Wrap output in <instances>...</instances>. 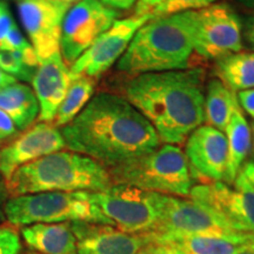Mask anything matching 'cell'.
I'll return each instance as SVG.
<instances>
[{
    "label": "cell",
    "mask_w": 254,
    "mask_h": 254,
    "mask_svg": "<svg viewBox=\"0 0 254 254\" xmlns=\"http://www.w3.org/2000/svg\"><path fill=\"white\" fill-rule=\"evenodd\" d=\"M66 148L87 155L112 170L157 148L159 136L126 98L101 92L62 127Z\"/></svg>",
    "instance_id": "1"
},
{
    "label": "cell",
    "mask_w": 254,
    "mask_h": 254,
    "mask_svg": "<svg viewBox=\"0 0 254 254\" xmlns=\"http://www.w3.org/2000/svg\"><path fill=\"white\" fill-rule=\"evenodd\" d=\"M204 81L200 67L145 73L127 82L125 95L160 142L178 146L205 122Z\"/></svg>",
    "instance_id": "2"
},
{
    "label": "cell",
    "mask_w": 254,
    "mask_h": 254,
    "mask_svg": "<svg viewBox=\"0 0 254 254\" xmlns=\"http://www.w3.org/2000/svg\"><path fill=\"white\" fill-rule=\"evenodd\" d=\"M193 51V11L152 18L136 31L117 68L132 77L185 69Z\"/></svg>",
    "instance_id": "3"
},
{
    "label": "cell",
    "mask_w": 254,
    "mask_h": 254,
    "mask_svg": "<svg viewBox=\"0 0 254 254\" xmlns=\"http://www.w3.org/2000/svg\"><path fill=\"white\" fill-rule=\"evenodd\" d=\"M113 185L109 170L69 150L47 154L19 167L6 182L8 196L43 192H101Z\"/></svg>",
    "instance_id": "4"
},
{
    "label": "cell",
    "mask_w": 254,
    "mask_h": 254,
    "mask_svg": "<svg viewBox=\"0 0 254 254\" xmlns=\"http://www.w3.org/2000/svg\"><path fill=\"white\" fill-rule=\"evenodd\" d=\"M113 184H122L160 194L190 198L192 176L185 153L177 145L157 148L109 171Z\"/></svg>",
    "instance_id": "5"
},
{
    "label": "cell",
    "mask_w": 254,
    "mask_h": 254,
    "mask_svg": "<svg viewBox=\"0 0 254 254\" xmlns=\"http://www.w3.org/2000/svg\"><path fill=\"white\" fill-rule=\"evenodd\" d=\"M4 215L14 226L58 222H92L113 226L93 199V192H43L11 196Z\"/></svg>",
    "instance_id": "6"
},
{
    "label": "cell",
    "mask_w": 254,
    "mask_h": 254,
    "mask_svg": "<svg viewBox=\"0 0 254 254\" xmlns=\"http://www.w3.org/2000/svg\"><path fill=\"white\" fill-rule=\"evenodd\" d=\"M246 233H239L222 221L212 209L190 198L159 193V221L145 236L150 243H163L174 237L215 236L233 239L244 245Z\"/></svg>",
    "instance_id": "7"
},
{
    "label": "cell",
    "mask_w": 254,
    "mask_h": 254,
    "mask_svg": "<svg viewBox=\"0 0 254 254\" xmlns=\"http://www.w3.org/2000/svg\"><path fill=\"white\" fill-rule=\"evenodd\" d=\"M93 199L114 227L132 234L147 236L159 221V193L113 184L107 190L93 192Z\"/></svg>",
    "instance_id": "8"
},
{
    "label": "cell",
    "mask_w": 254,
    "mask_h": 254,
    "mask_svg": "<svg viewBox=\"0 0 254 254\" xmlns=\"http://www.w3.org/2000/svg\"><path fill=\"white\" fill-rule=\"evenodd\" d=\"M244 23L227 2L193 11V47L206 59L219 60L243 51Z\"/></svg>",
    "instance_id": "9"
},
{
    "label": "cell",
    "mask_w": 254,
    "mask_h": 254,
    "mask_svg": "<svg viewBox=\"0 0 254 254\" xmlns=\"http://www.w3.org/2000/svg\"><path fill=\"white\" fill-rule=\"evenodd\" d=\"M190 198L212 209L232 230L254 233V186L243 171L231 185L217 182L193 186Z\"/></svg>",
    "instance_id": "10"
},
{
    "label": "cell",
    "mask_w": 254,
    "mask_h": 254,
    "mask_svg": "<svg viewBox=\"0 0 254 254\" xmlns=\"http://www.w3.org/2000/svg\"><path fill=\"white\" fill-rule=\"evenodd\" d=\"M119 12L99 0H80L72 5L63 23L60 53L72 66L95 40L118 20Z\"/></svg>",
    "instance_id": "11"
},
{
    "label": "cell",
    "mask_w": 254,
    "mask_h": 254,
    "mask_svg": "<svg viewBox=\"0 0 254 254\" xmlns=\"http://www.w3.org/2000/svg\"><path fill=\"white\" fill-rule=\"evenodd\" d=\"M153 18L148 15L133 17L117 20L109 30L94 41L72 66H69L71 78L86 75L92 79L99 78L122 58L136 33V31Z\"/></svg>",
    "instance_id": "12"
},
{
    "label": "cell",
    "mask_w": 254,
    "mask_h": 254,
    "mask_svg": "<svg viewBox=\"0 0 254 254\" xmlns=\"http://www.w3.org/2000/svg\"><path fill=\"white\" fill-rule=\"evenodd\" d=\"M19 19L39 60L60 52L63 23L71 4L58 0H15Z\"/></svg>",
    "instance_id": "13"
},
{
    "label": "cell",
    "mask_w": 254,
    "mask_h": 254,
    "mask_svg": "<svg viewBox=\"0 0 254 254\" xmlns=\"http://www.w3.org/2000/svg\"><path fill=\"white\" fill-rule=\"evenodd\" d=\"M65 148V140L59 128L51 123H34L0 148V176L7 182L19 167Z\"/></svg>",
    "instance_id": "14"
},
{
    "label": "cell",
    "mask_w": 254,
    "mask_h": 254,
    "mask_svg": "<svg viewBox=\"0 0 254 254\" xmlns=\"http://www.w3.org/2000/svg\"><path fill=\"white\" fill-rule=\"evenodd\" d=\"M185 157L190 176L202 184L225 182L228 163V144L224 132L201 125L186 140Z\"/></svg>",
    "instance_id": "15"
},
{
    "label": "cell",
    "mask_w": 254,
    "mask_h": 254,
    "mask_svg": "<svg viewBox=\"0 0 254 254\" xmlns=\"http://www.w3.org/2000/svg\"><path fill=\"white\" fill-rule=\"evenodd\" d=\"M71 226L78 254H139L148 244L145 236L127 233L111 225L71 222Z\"/></svg>",
    "instance_id": "16"
},
{
    "label": "cell",
    "mask_w": 254,
    "mask_h": 254,
    "mask_svg": "<svg viewBox=\"0 0 254 254\" xmlns=\"http://www.w3.org/2000/svg\"><path fill=\"white\" fill-rule=\"evenodd\" d=\"M69 81V67L64 62L62 53L40 60L31 80L32 90L39 104V122H53Z\"/></svg>",
    "instance_id": "17"
},
{
    "label": "cell",
    "mask_w": 254,
    "mask_h": 254,
    "mask_svg": "<svg viewBox=\"0 0 254 254\" xmlns=\"http://www.w3.org/2000/svg\"><path fill=\"white\" fill-rule=\"evenodd\" d=\"M20 232L26 245L39 254H78L71 222L32 224Z\"/></svg>",
    "instance_id": "18"
},
{
    "label": "cell",
    "mask_w": 254,
    "mask_h": 254,
    "mask_svg": "<svg viewBox=\"0 0 254 254\" xmlns=\"http://www.w3.org/2000/svg\"><path fill=\"white\" fill-rule=\"evenodd\" d=\"M0 111L7 114L23 132L37 122L39 104L32 87L17 81L0 88Z\"/></svg>",
    "instance_id": "19"
},
{
    "label": "cell",
    "mask_w": 254,
    "mask_h": 254,
    "mask_svg": "<svg viewBox=\"0 0 254 254\" xmlns=\"http://www.w3.org/2000/svg\"><path fill=\"white\" fill-rule=\"evenodd\" d=\"M224 133L228 144V163L224 183L231 185L240 173L252 147V132L240 107L234 111Z\"/></svg>",
    "instance_id": "20"
},
{
    "label": "cell",
    "mask_w": 254,
    "mask_h": 254,
    "mask_svg": "<svg viewBox=\"0 0 254 254\" xmlns=\"http://www.w3.org/2000/svg\"><path fill=\"white\" fill-rule=\"evenodd\" d=\"M236 92L230 90L218 78L211 79L205 88V125L225 132L234 111L239 109Z\"/></svg>",
    "instance_id": "21"
},
{
    "label": "cell",
    "mask_w": 254,
    "mask_h": 254,
    "mask_svg": "<svg viewBox=\"0 0 254 254\" xmlns=\"http://www.w3.org/2000/svg\"><path fill=\"white\" fill-rule=\"evenodd\" d=\"M214 73L236 93L254 88V52L240 51L217 60Z\"/></svg>",
    "instance_id": "22"
},
{
    "label": "cell",
    "mask_w": 254,
    "mask_h": 254,
    "mask_svg": "<svg viewBox=\"0 0 254 254\" xmlns=\"http://www.w3.org/2000/svg\"><path fill=\"white\" fill-rule=\"evenodd\" d=\"M95 79L86 77V75L71 78L64 100L51 124L57 128H62L71 123L93 97Z\"/></svg>",
    "instance_id": "23"
},
{
    "label": "cell",
    "mask_w": 254,
    "mask_h": 254,
    "mask_svg": "<svg viewBox=\"0 0 254 254\" xmlns=\"http://www.w3.org/2000/svg\"><path fill=\"white\" fill-rule=\"evenodd\" d=\"M155 244H167L184 254H234L241 246L236 240L215 236L174 237Z\"/></svg>",
    "instance_id": "24"
},
{
    "label": "cell",
    "mask_w": 254,
    "mask_h": 254,
    "mask_svg": "<svg viewBox=\"0 0 254 254\" xmlns=\"http://www.w3.org/2000/svg\"><path fill=\"white\" fill-rule=\"evenodd\" d=\"M219 0H167L160 7L152 13V17H163V15L180 13L187 11H198L215 4Z\"/></svg>",
    "instance_id": "25"
},
{
    "label": "cell",
    "mask_w": 254,
    "mask_h": 254,
    "mask_svg": "<svg viewBox=\"0 0 254 254\" xmlns=\"http://www.w3.org/2000/svg\"><path fill=\"white\" fill-rule=\"evenodd\" d=\"M33 50V47L28 43L24 34L17 27V25H13L5 37L0 41V51H9V52H27V51Z\"/></svg>",
    "instance_id": "26"
},
{
    "label": "cell",
    "mask_w": 254,
    "mask_h": 254,
    "mask_svg": "<svg viewBox=\"0 0 254 254\" xmlns=\"http://www.w3.org/2000/svg\"><path fill=\"white\" fill-rule=\"evenodd\" d=\"M21 249L17 231L12 227H0V254H19Z\"/></svg>",
    "instance_id": "27"
},
{
    "label": "cell",
    "mask_w": 254,
    "mask_h": 254,
    "mask_svg": "<svg viewBox=\"0 0 254 254\" xmlns=\"http://www.w3.org/2000/svg\"><path fill=\"white\" fill-rule=\"evenodd\" d=\"M20 133L13 120L5 112L0 111V148L17 138Z\"/></svg>",
    "instance_id": "28"
},
{
    "label": "cell",
    "mask_w": 254,
    "mask_h": 254,
    "mask_svg": "<svg viewBox=\"0 0 254 254\" xmlns=\"http://www.w3.org/2000/svg\"><path fill=\"white\" fill-rule=\"evenodd\" d=\"M237 97L240 109H243L251 118L254 119V88L241 91L237 94Z\"/></svg>",
    "instance_id": "29"
},
{
    "label": "cell",
    "mask_w": 254,
    "mask_h": 254,
    "mask_svg": "<svg viewBox=\"0 0 254 254\" xmlns=\"http://www.w3.org/2000/svg\"><path fill=\"white\" fill-rule=\"evenodd\" d=\"M166 1L167 0H139L135 5L134 15H152L155 9Z\"/></svg>",
    "instance_id": "30"
},
{
    "label": "cell",
    "mask_w": 254,
    "mask_h": 254,
    "mask_svg": "<svg viewBox=\"0 0 254 254\" xmlns=\"http://www.w3.org/2000/svg\"><path fill=\"white\" fill-rule=\"evenodd\" d=\"M142 254H184L176 247L167 244H147L141 251Z\"/></svg>",
    "instance_id": "31"
},
{
    "label": "cell",
    "mask_w": 254,
    "mask_h": 254,
    "mask_svg": "<svg viewBox=\"0 0 254 254\" xmlns=\"http://www.w3.org/2000/svg\"><path fill=\"white\" fill-rule=\"evenodd\" d=\"M243 38L246 40L251 49L254 51V13L247 17L245 23H244Z\"/></svg>",
    "instance_id": "32"
},
{
    "label": "cell",
    "mask_w": 254,
    "mask_h": 254,
    "mask_svg": "<svg viewBox=\"0 0 254 254\" xmlns=\"http://www.w3.org/2000/svg\"><path fill=\"white\" fill-rule=\"evenodd\" d=\"M99 1L116 11H124V9L132 8L139 0H99Z\"/></svg>",
    "instance_id": "33"
},
{
    "label": "cell",
    "mask_w": 254,
    "mask_h": 254,
    "mask_svg": "<svg viewBox=\"0 0 254 254\" xmlns=\"http://www.w3.org/2000/svg\"><path fill=\"white\" fill-rule=\"evenodd\" d=\"M14 24L15 23L13 18H12V15L8 11L0 15V41H1L2 38L5 37V34L7 33V31L13 26Z\"/></svg>",
    "instance_id": "34"
},
{
    "label": "cell",
    "mask_w": 254,
    "mask_h": 254,
    "mask_svg": "<svg viewBox=\"0 0 254 254\" xmlns=\"http://www.w3.org/2000/svg\"><path fill=\"white\" fill-rule=\"evenodd\" d=\"M9 198L8 193H7V189H6V182L5 179L0 176V219H4V207L6 201Z\"/></svg>",
    "instance_id": "35"
},
{
    "label": "cell",
    "mask_w": 254,
    "mask_h": 254,
    "mask_svg": "<svg viewBox=\"0 0 254 254\" xmlns=\"http://www.w3.org/2000/svg\"><path fill=\"white\" fill-rule=\"evenodd\" d=\"M244 174L247 177V179L252 183V185L254 186V161H247V163L244 164L243 168H241Z\"/></svg>",
    "instance_id": "36"
},
{
    "label": "cell",
    "mask_w": 254,
    "mask_h": 254,
    "mask_svg": "<svg viewBox=\"0 0 254 254\" xmlns=\"http://www.w3.org/2000/svg\"><path fill=\"white\" fill-rule=\"evenodd\" d=\"M17 81H18L17 79L12 77V75L7 74L5 71H2V69L0 68V88L7 86V85H11V84H13V82H17Z\"/></svg>",
    "instance_id": "37"
},
{
    "label": "cell",
    "mask_w": 254,
    "mask_h": 254,
    "mask_svg": "<svg viewBox=\"0 0 254 254\" xmlns=\"http://www.w3.org/2000/svg\"><path fill=\"white\" fill-rule=\"evenodd\" d=\"M244 246L249 247L250 250L254 251V233H246L245 241H244Z\"/></svg>",
    "instance_id": "38"
},
{
    "label": "cell",
    "mask_w": 254,
    "mask_h": 254,
    "mask_svg": "<svg viewBox=\"0 0 254 254\" xmlns=\"http://www.w3.org/2000/svg\"><path fill=\"white\" fill-rule=\"evenodd\" d=\"M234 254H254V251L250 250L249 247H246V246L241 245V246L239 247V249L237 250V252L234 253Z\"/></svg>",
    "instance_id": "39"
},
{
    "label": "cell",
    "mask_w": 254,
    "mask_h": 254,
    "mask_svg": "<svg viewBox=\"0 0 254 254\" xmlns=\"http://www.w3.org/2000/svg\"><path fill=\"white\" fill-rule=\"evenodd\" d=\"M237 1L240 2L241 5L246 6V7L254 9V0H237Z\"/></svg>",
    "instance_id": "40"
},
{
    "label": "cell",
    "mask_w": 254,
    "mask_h": 254,
    "mask_svg": "<svg viewBox=\"0 0 254 254\" xmlns=\"http://www.w3.org/2000/svg\"><path fill=\"white\" fill-rule=\"evenodd\" d=\"M7 11H8V8H7V5H6V2L0 0V15H1L2 13H5V12H7Z\"/></svg>",
    "instance_id": "41"
},
{
    "label": "cell",
    "mask_w": 254,
    "mask_h": 254,
    "mask_svg": "<svg viewBox=\"0 0 254 254\" xmlns=\"http://www.w3.org/2000/svg\"><path fill=\"white\" fill-rule=\"evenodd\" d=\"M58 1H64V2H68V4L71 5H74L77 4L78 1H80V0H58Z\"/></svg>",
    "instance_id": "42"
},
{
    "label": "cell",
    "mask_w": 254,
    "mask_h": 254,
    "mask_svg": "<svg viewBox=\"0 0 254 254\" xmlns=\"http://www.w3.org/2000/svg\"><path fill=\"white\" fill-rule=\"evenodd\" d=\"M251 132H252V144L254 146V122L252 123V126H251Z\"/></svg>",
    "instance_id": "43"
},
{
    "label": "cell",
    "mask_w": 254,
    "mask_h": 254,
    "mask_svg": "<svg viewBox=\"0 0 254 254\" xmlns=\"http://www.w3.org/2000/svg\"><path fill=\"white\" fill-rule=\"evenodd\" d=\"M23 254H39L37 252H34V251H32V252H26V253H23Z\"/></svg>",
    "instance_id": "44"
},
{
    "label": "cell",
    "mask_w": 254,
    "mask_h": 254,
    "mask_svg": "<svg viewBox=\"0 0 254 254\" xmlns=\"http://www.w3.org/2000/svg\"><path fill=\"white\" fill-rule=\"evenodd\" d=\"M139 254H142V253H141V252H140V253H139Z\"/></svg>",
    "instance_id": "45"
},
{
    "label": "cell",
    "mask_w": 254,
    "mask_h": 254,
    "mask_svg": "<svg viewBox=\"0 0 254 254\" xmlns=\"http://www.w3.org/2000/svg\"><path fill=\"white\" fill-rule=\"evenodd\" d=\"M253 157H254V154H253ZM253 161H254V160H253Z\"/></svg>",
    "instance_id": "46"
}]
</instances>
